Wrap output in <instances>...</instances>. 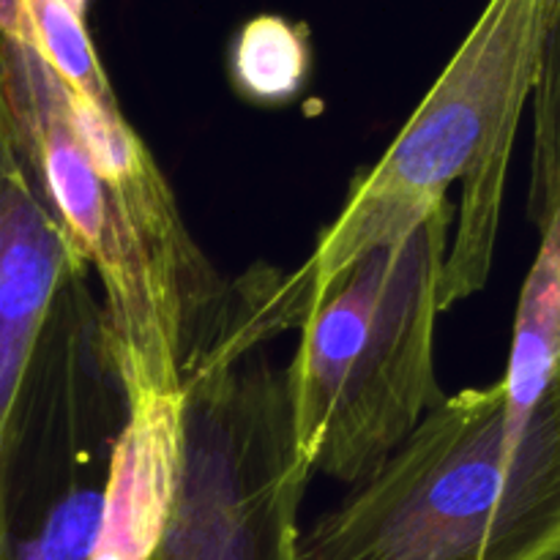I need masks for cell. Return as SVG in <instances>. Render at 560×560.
I'll list each match as a JSON object with an SVG mask.
<instances>
[{"mask_svg":"<svg viewBox=\"0 0 560 560\" xmlns=\"http://www.w3.org/2000/svg\"><path fill=\"white\" fill-rule=\"evenodd\" d=\"M452 224L446 197L306 304L284 377L310 470L361 485L446 397L435 375V320Z\"/></svg>","mask_w":560,"mask_h":560,"instance_id":"cell-4","label":"cell"},{"mask_svg":"<svg viewBox=\"0 0 560 560\" xmlns=\"http://www.w3.org/2000/svg\"><path fill=\"white\" fill-rule=\"evenodd\" d=\"M312 66L310 31L277 14L252 16L230 49L235 91L255 104H288L304 91Z\"/></svg>","mask_w":560,"mask_h":560,"instance_id":"cell-11","label":"cell"},{"mask_svg":"<svg viewBox=\"0 0 560 560\" xmlns=\"http://www.w3.org/2000/svg\"><path fill=\"white\" fill-rule=\"evenodd\" d=\"M85 268L16 142L0 91V441L49 312Z\"/></svg>","mask_w":560,"mask_h":560,"instance_id":"cell-7","label":"cell"},{"mask_svg":"<svg viewBox=\"0 0 560 560\" xmlns=\"http://www.w3.org/2000/svg\"><path fill=\"white\" fill-rule=\"evenodd\" d=\"M180 459L151 560H301L310 465L284 370L222 323L180 375Z\"/></svg>","mask_w":560,"mask_h":560,"instance_id":"cell-5","label":"cell"},{"mask_svg":"<svg viewBox=\"0 0 560 560\" xmlns=\"http://www.w3.org/2000/svg\"><path fill=\"white\" fill-rule=\"evenodd\" d=\"M301 560H560V364L520 441L503 381L443 397L299 539Z\"/></svg>","mask_w":560,"mask_h":560,"instance_id":"cell-3","label":"cell"},{"mask_svg":"<svg viewBox=\"0 0 560 560\" xmlns=\"http://www.w3.org/2000/svg\"><path fill=\"white\" fill-rule=\"evenodd\" d=\"M560 0H490L383 159L350 186L339 217L293 273L306 304L350 262L416 228L459 180L441 312L490 279L509 159ZM306 310V306H304Z\"/></svg>","mask_w":560,"mask_h":560,"instance_id":"cell-2","label":"cell"},{"mask_svg":"<svg viewBox=\"0 0 560 560\" xmlns=\"http://www.w3.org/2000/svg\"><path fill=\"white\" fill-rule=\"evenodd\" d=\"M0 91L44 195L104 284L131 402L180 392L189 355L222 315L219 279L173 189L118 104L69 85L31 47L0 38Z\"/></svg>","mask_w":560,"mask_h":560,"instance_id":"cell-1","label":"cell"},{"mask_svg":"<svg viewBox=\"0 0 560 560\" xmlns=\"http://www.w3.org/2000/svg\"><path fill=\"white\" fill-rule=\"evenodd\" d=\"M66 3L74 5L77 11H82V14H85V9H88V0H66Z\"/></svg>","mask_w":560,"mask_h":560,"instance_id":"cell-13","label":"cell"},{"mask_svg":"<svg viewBox=\"0 0 560 560\" xmlns=\"http://www.w3.org/2000/svg\"><path fill=\"white\" fill-rule=\"evenodd\" d=\"M534 129L528 217L545 233L560 206V9L541 49L534 85Z\"/></svg>","mask_w":560,"mask_h":560,"instance_id":"cell-12","label":"cell"},{"mask_svg":"<svg viewBox=\"0 0 560 560\" xmlns=\"http://www.w3.org/2000/svg\"><path fill=\"white\" fill-rule=\"evenodd\" d=\"M560 364V206L541 233V249L525 279L514 323L506 388V432L520 441L536 402Z\"/></svg>","mask_w":560,"mask_h":560,"instance_id":"cell-9","label":"cell"},{"mask_svg":"<svg viewBox=\"0 0 560 560\" xmlns=\"http://www.w3.org/2000/svg\"><path fill=\"white\" fill-rule=\"evenodd\" d=\"M184 392L131 402L118 438L91 560H151L167 525L180 459Z\"/></svg>","mask_w":560,"mask_h":560,"instance_id":"cell-8","label":"cell"},{"mask_svg":"<svg viewBox=\"0 0 560 560\" xmlns=\"http://www.w3.org/2000/svg\"><path fill=\"white\" fill-rule=\"evenodd\" d=\"M85 271L60 290L0 441V560H91L131 397Z\"/></svg>","mask_w":560,"mask_h":560,"instance_id":"cell-6","label":"cell"},{"mask_svg":"<svg viewBox=\"0 0 560 560\" xmlns=\"http://www.w3.org/2000/svg\"><path fill=\"white\" fill-rule=\"evenodd\" d=\"M0 38L42 55L82 96L118 104L91 44L85 14L66 0H0Z\"/></svg>","mask_w":560,"mask_h":560,"instance_id":"cell-10","label":"cell"}]
</instances>
